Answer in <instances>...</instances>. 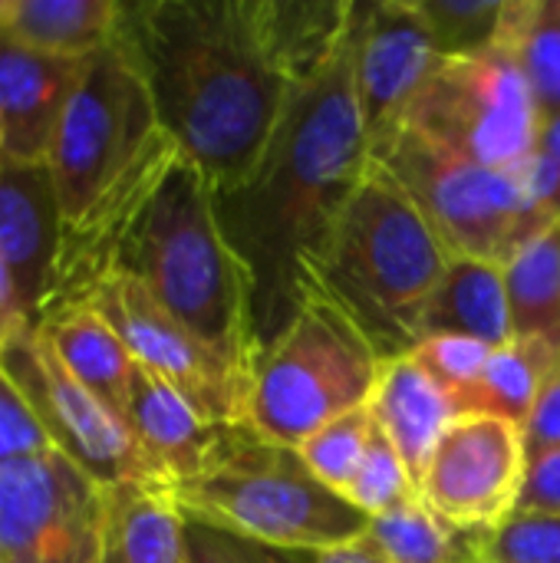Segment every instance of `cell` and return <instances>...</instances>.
I'll return each instance as SVG.
<instances>
[{"mask_svg": "<svg viewBox=\"0 0 560 563\" xmlns=\"http://www.w3.org/2000/svg\"><path fill=\"white\" fill-rule=\"evenodd\" d=\"M442 59L502 46L508 0H416Z\"/></svg>", "mask_w": 560, "mask_h": 563, "instance_id": "obj_27", "label": "cell"}, {"mask_svg": "<svg viewBox=\"0 0 560 563\" xmlns=\"http://www.w3.org/2000/svg\"><path fill=\"white\" fill-rule=\"evenodd\" d=\"M370 538L389 563H479L475 534L446 525L422 498L373 518Z\"/></svg>", "mask_w": 560, "mask_h": 563, "instance_id": "obj_26", "label": "cell"}, {"mask_svg": "<svg viewBox=\"0 0 560 563\" xmlns=\"http://www.w3.org/2000/svg\"><path fill=\"white\" fill-rule=\"evenodd\" d=\"M119 0H0V36L63 59H89L122 33Z\"/></svg>", "mask_w": 560, "mask_h": 563, "instance_id": "obj_20", "label": "cell"}, {"mask_svg": "<svg viewBox=\"0 0 560 563\" xmlns=\"http://www.w3.org/2000/svg\"><path fill=\"white\" fill-rule=\"evenodd\" d=\"M36 330L56 353V360L125 422V406L139 363L122 336L112 330V323L92 303L76 300L43 313L36 320Z\"/></svg>", "mask_w": 560, "mask_h": 563, "instance_id": "obj_19", "label": "cell"}, {"mask_svg": "<svg viewBox=\"0 0 560 563\" xmlns=\"http://www.w3.org/2000/svg\"><path fill=\"white\" fill-rule=\"evenodd\" d=\"M307 563H389V558L380 551V544L370 538V531L356 541H347L340 548H330V551H320V554H310Z\"/></svg>", "mask_w": 560, "mask_h": 563, "instance_id": "obj_38", "label": "cell"}, {"mask_svg": "<svg viewBox=\"0 0 560 563\" xmlns=\"http://www.w3.org/2000/svg\"><path fill=\"white\" fill-rule=\"evenodd\" d=\"M125 426L168 495L175 485L188 482L201 468L221 429L208 422L175 386H168L145 366H139L132 379Z\"/></svg>", "mask_w": 560, "mask_h": 563, "instance_id": "obj_17", "label": "cell"}, {"mask_svg": "<svg viewBox=\"0 0 560 563\" xmlns=\"http://www.w3.org/2000/svg\"><path fill=\"white\" fill-rule=\"evenodd\" d=\"M502 46L521 66L541 115L560 112V0H508Z\"/></svg>", "mask_w": 560, "mask_h": 563, "instance_id": "obj_25", "label": "cell"}, {"mask_svg": "<svg viewBox=\"0 0 560 563\" xmlns=\"http://www.w3.org/2000/svg\"><path fill=\"white\" fill-rule=\"evenodd\" d=\"M188 554H191V563H297L300 558L290 551H274V548L234 538L228 531H218L191 518H188Z\"/></svg>", "mask_w": 560, "mask_h": 563, "instance_id": "obj_34", "label": "cell"}, {"mask_svg": "<svg viewBox=\"0 0 560 563\" xmlns=\"http://www.w3.org/2000/svg\"><path fill=\"white\" fill-rule=\"evenodd\" d=\"M521 178H525L535 205L551 221H560V112L541 115L538 145H535L531 162L521 168Z\"/></svg>", "mask_w": 560, "mask_h": 563, "instance_id": "obj_33", "label": "cell"}, {"mask_svg": "<svg viewBox=\"0 0 560 563\" xmlns=\"http://www.w3.org/2000/svg\"><path fill=\"white\" fill-rule=\"evenodd\" d=\"M366 168L370 145L343 36L323 69L290 99L254 172L215 191L218 224L251 284L257 360L317 290V271Z\"/></svg>", "mask_w": 560, "mask_h": 563, "instance_id": "obj_2", "label": "cell"}, {"mask_svg": "<svg viewBox=\"0 0 560 563\" xmlns=\"http://www.w3.org/2000/svg\"><path fill=\"white\" fill-rule=\"evenodd\" d=\"M116 271L135 277L168 317L254 379L251 284L218 224L215 188L182 152L132 221Z\"/></svg>", "mask_w": 560, "mask_h": 563, "instance_id": "obj_4", "label": "cell"}, {"mask_svg": "<svg viewBox=\"0 0 560 563\" xmlns=\"http://www.w3.org/2000/svg\"><path fill=\"white\" fill-rule=\"evenodd\" d=\"M347 23L350 0H145L125 3L122 40L168 139L224 191L254 172Z\"/></svg>", "mask_w": 560, "mask_h": 563, "instance_id": "obj_1", "label": "cell"}, {"mask_svg": "<svg viewBox=\"0 0 560 563\" xmlns=\"http://www.w3.org/2000/svg\"><path fill=\"white\" fill-rule=\"evenodd\" d=\"M0 366L23 393L53 449L99 485H145L168 492L129 426L56 360L36 327L0 350Z\"/></svg>", "mask_w": 560, "mask_h": 563, "instance_id": "obj_10", "label": "cell"}, {"mask_svg": "<svg viewBox=\"0 0 560 563\" xmlns=\"http://www.w3.org/2000/svg\"><path fill=\"white\" fill-rule=\"evenodd\" d=\"M59 257V208L46 165L0 162V261L36 323Z\"/></svg>", "mask_w": 560, "mask_h": 563, "instance_id": "obj_16", "label": "cell"}, {"mask_svg": "<svg viewBox=\"0 0 560 563\" xmlns=\"http://www.w3.org/2000/svg\"><path fill=\"white\" fill-rule=\"evenodd\" d=\"M560 366V356L538 340H512L495 350L485 373L472 389L459 396L462 416H495L518 429H525L535 399L548 376Z\"/></svg>", "mask_w": 560, "mask_h": 563, "instance_id": "obj_23", "label": "cell"}, {"mask_svg": "<svg viewBox=\"0 0 560 563\" xmlns=\"http://www.w3.org/2000/svg\"><path fill=\"white\" fill-rule=\"evenodd\" d=\"M106 485L63 452L0 462V563H102Z\"/></svg>", "mask_w": 560, "mask_h": 563, "instance_id": "obj_11", "label": "cell"}, {"mask_svg": "<svg viewBox=\"0 0 560 563\" xmlns=\"http://www.w3.org/2000/svg\"><path fill=\"white\" fill-rule=\"evenodd\" d=\"M505 284L515 340L548 343L560 356V221L505 264Z\"/></svg>", "mask_w": 560, "mask_h": 563, "instance_id": "obj_24", "label": "cell"}, {"mask_svg": "<svg viewBox=\"0 0 560 563\" xmlns=\"http://www.w3.org/2000/svg\"><path fill=\"white\" fill-rule=\"evenodd\" d=\"M515 511L560 518V449L548 452V455H538L525 465V478H521Z\"/></svg>", "mask_w": 560, "mask_h": 563, "instance_id": "obj_36", "label": "cell"}, {"mask_svg": "<svg viewBox=\"0 0 560 563\" xmlns=\"http://www.w3.org/2000/svg\"><path fill=\"white\" fill-rule=\"evenodd\" d=\"M426 336H469L492 350L515 340L505 267L479 257H452L422 320Z\"/></svg>", "mask_w": 560, "mask_h": 563, "instance_id": "obj_21", "label": "cell"}, {"mask_svg": "<svg viewBox=\"0 0 560 563\" xmlns=\"http://www.w3.org/2000/svg\"><path fill=\"white\" fill-rule=\"evenodd\" d=\"M30 327H36V323L30 320V313H26V307L20 300V290L13 284L10 267L0 261V350L7 343H13L20 333H26Z\"/></svg>", "mask_w": 560, "mask_h": 563, "instance_id": "obj_37", "label": "cell"}, {"mask_svg": "<svg viewBox=\"0 0 560 563\" xmlns=\"http://www.w3.org/2000/svg\"><path fill=\"white\" fill-rule=\"evenodd\" d=\"M525 465L518 426L495 416H459L426 465L419 498L455 531L485 534L515 515Z\"/></svg>", "mask_w": 560, "mask_h": 563, "instance_id": "obj_14", "label": "cell"}, {"mask_svg": "<svg viewBox=\"0 0 560 563\" xmlns=\"http://www.w3.org/2000/svg\"><path fill=\"white\" fill-rule=\"evenodd\" d=\"M383 360L366 333L323 294L314 290L284 336L257 360L248 422L300 449L333 419L370 406Z\"/></svg>", "mask_w": 560, "mask_h": 563, "instance_id": "obj_7", "label": "cell"}, {"mask_svg": "<svg viewBox=\"0 0 560 563\" xmlns=\"http://www.w3.org/2000/svg\"><path fill=\"white\" fill-rule=\"evenodd\" d=\"M370 409L380 432L393 442V449L406 462L419 492L426 465L442 432L462 416L455 399L413 356H399L383 363Z\"/></svg>", "mask_w": 560, "mask_h": 563, "instance_id": "obj_18", "label": "cell"}, {"mask_svg": "<svg viewBox=\"0 0 560 563\" xmlns=\"http://www.w3.org/2000/svg\"><path fill=\"white\" fill-rule=\"evenodd\" d=\"M102 563H191L188 518L162 488H106Z\"/></svg>", "mask_w": 560, "mask_h": 563, "instance_id": "obj_22", "label": "cell"}, {"mask_svg": "<svg viewBox=\"0 0 560 563\" xmlns=\"http://www.w3.org/2000/svg\"><path fill=\"white\" fill-rule=\"evenodd\" d=\"M347 40L353 92L373 158L403 132L413 99L442 56L416 0L350 3Z\"/></svg>", "mask_w": 560, "mask_h": 563, "instance_id": "obj_13", "label": "cell"}, {"mask_svg": "<svg viewBox=\"0 0 560 563\" xmlns=\"http://www.w3.org/2000/svg\"><path fill=\"white\" fill-rule=\"evenodd\" d=\"M541 109L505 46L479 56L439 59L403 129L465 162L521 172L538 145Z\"/></svg>", "mask_w": 560, "mask_h": 563, "instance_id": "obj_9", "label": "cell"}, {"mask_svg": "<svg viewBox=\"0 0 560 563\" xmlns=\"http://www.w3.org/2000/svg\"><path fill=\"white\" fill-rule=\"evenodd\" d=\"M452 254L403 185L370 162L317 271L323 290L373 343L383 363L422 343L426 307Z\"/></svg>", "mask_w": 560, "mask_h": 563, "instance_id": "obj_5", "label": "cell"}, {"mask_svg": "<svg viewBox=\"0 0 560 563\" xmlns=\"http://www.w3.org/2000/svg\"><path fill=\"white\" fill-rule=\"evenodd\" d=\"M479 563H560V518L515 511L495 531L475 534Z\"/></svg>", "mask_w": 560, "mask_h": 563, "instance_id": "obj_30", "label": "cell"}, {"mask_svg": "<svg viewBox=\"0 0 560 563\" xmlns=\"http://www.w3.org/2000/svg\"><path fill=\"white\" fill-rule=\"evenodd\" d=\"M83 300L112 323L139 366L175 386L208 422H248L251 379L168 317L135 277L112 271Z\"/></svg>", "mask_w": 560, "mask_h": 563, "instance_id": "obj_12", "label": "cell"}, {"mask_svg": "<svg viewBox=\"0 0 560 563\" xmlns=\"http://www.w3.org/2000/svg\"><path fill=\"white\" fill-rule=\"evenodd\" d=\"M343 498L356 511H363L370 521L380 518V515L396 511L399 505H406L413 498H419L416 482H413L406 462L399 459V452L393 449V442L380 432V426H376V432L370 439V449H366L356 475L343 488Z\"/></svg>", "mask_w": 560, "mask_h": 563, "instance_id": "obj_29", "label": "cell"}, {"mask_svg": "<svg viewBox=\"0 0 560 563\" xmlns=\"http://www.w3.org/2000/svg\"><path fill=\"white\" fill-rule=\"evenodd\" d=\"M172 498L191 521L290 554H320L370 531V518L327 488L297 449L251 422L221 426L201 468Z\"/></svg>", "mask_w": 560, "mask_h": 563, "instance_id": "obj_6", "label": "cell"}, {"mask_svg": "<svg viewBox=\"0 0 560 563\" xmlns=\"http://www.w3.org/2000/svg\"><path fill=\"white\" fill-rule=\"evenodd\" d=\"M370 162L403 185L452 257H479L505 267L535 234L554 224L535 205L521 172L465 162L409 129Z\"/></svg>", "mask_w": 560, "mask_h": 563, "instance_id": "obj_8", "label": "cell"}, {"mask_svg": "<svg viewBox=\"0 0 560 563\" xmlns=\"http://www.w3.org/2000/svg\"><path fill=\"white\" fill-rule=\"evenodd\" d=\"M492 346L482 340H469V336H426L409 356L455 399L465 389H472L479 383V376L485 373L488 360H492Z\"/></svg>", "mask_w": 560, "mask_h": 563, "instance_id": "obj_31", "label": "cell"}, {"mask_svg": "<svg viewBox=\"0 0 560 563\" xmlns=\"http://www.w3.org/2000/svg\"><path fill=\"white\" fill-rule=\"evenodd\" d=\"M175 158L178 145L162 129L142 69L119 33L86 59L46 162L59 208V257L40 317L83 300L116 271L132 221Z\"/></svg>", "mask_w": 560, "mask_h": 563, "instance_id": "obj_3", "label": "cell"}, {"mask_svg": "<svg viewBox=\"0 0 560 563\" xmlns=\"http://www.w3.org/2000/svg\"><path fill=\"white\" fill-rule=\"evenodd\" d=\"M86 59H63L0 36V162L46 165Z\"/></svg>", "mask_w": 560, "mask_h": 563, "instance_id": "obj_15", "label": "cell"}, {"mask_svg": "<svg viewBox=\"0 0 560 563\" xmlns=\"http://www.w3.org/2000/svg\"><path fill=\"white\" fill-rule=\"evenodd\" d=\"M56 452L43 426L36 422L33 409L26 406L23 393L13 386L7 369L0 366V462Z\"/></svg>", "mask_w": 560, "mask_h": 563, "instance_id": "obj_32", "label": "cell"}, {"mask_svg": "<svg viewBox=\"0 0 560 563\" xmlns=\"http://www.w3.org/2000/svg\"><path fill=\"white\" fill-rule=\"evenodd\" d=\"M525 455L528 462L548 452L560 449V366L548 376V383L541 386L535 409L525 422Z\"/></svg>", "mask_w": 560, "mask_h": 563, "instance_id": "obj_35", "label": "cell"}, {"mask_svg": "<svg viewBox=\"0 0 560 563\" xmlns=\"http://www.w3.org/2000/svg\"><path fill=\"white\" fill-rule=\"evenodd\" d=\"M376 432V419L373 409H353L340 419H333L330 426H323L320 432H314L297 452L307 462V468L337 495H343V488L350 485V478L356 475L370 439Z\"/></svg>", "mask_w": 560, "mask_h": 563, "instance_id": "obj_28", "label": "cell"}]
</instances>
